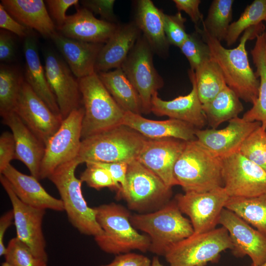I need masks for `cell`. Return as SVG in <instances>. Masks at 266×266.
<instances>
[{"label":"cell","mask_w":266,"mask_h":266,"mask_svg":"<svg viewBox=\"0 0 266 266\" xmlns=\"http://www.w3.org/2000/svg\"><path fill=\"white\" fill-rule=\"evenodd\" d=\"M2 122L11 130L16 149V158L28 168L31 175L40 179L41 164L45 144L25 125L15 112L2 117Z\"/></svg>","instance_id":"obj_21"},{"label":"cell","mask_w":266,"mask_h":266,"mask_svg":"<svg viewBox=\"0 0 266 266\" xmlns=\"http://www.w3.org/2000/svg\"><path fill=\"white\" fill-rule=\"evenodd\" d=\"M186 19L182 16L180 12L174 15L164 13V28L166 36L170 45L179 47L187 39L188 33H186L185 23Z\"/></svg>","instance_id":"obj_42"},{"label":"cell","mask_w":266,"mask_h":266,"mask_svg":"<svg viewBox=\"0 0 266 266\" xmlns=\"http://www.w3.org/2000/svg\"><path fill=\"white\" fill-rule=\"evenodd\" d=\"M194 71L197 92L202 104L212 100L227 86L220 68L212 58Z\"/></svg>","instance_id":"obj_34"},{"label":"cell","mask_w":266,"mask_h":266,"mask_svg":"<svg viewBox=\"0 0 266 266\" xmlns=\"http://www.w3.org/2000/svg\"><path fill=\"white\" fill-rule=\"evenodd\" d=\"M222 178L229 197H252L266 193V171L239 151L222 158Z\"/></svg>","instance_id":"obj_13"},{"label":"cell","mask_w":266,"mask_h":266,"mask_svg":"<svg viewBox=\"0 0 266 266\" xmlns=\"http://www.w3.org/2000/svg\"><path fill=\"white\" fill-rule=\"evenodd\" d=\"M266 22V19L265 21ZM264 37H265V41H266V29H265V30L264 32Z\"/></svg>","instance_id":"obj_55"},{"label":"cell","mask_w":266,"mask_h":266,"mask_svg":"<svg viewBox=\"0 0 266 266\" xmlns=\"http://www.w3.org/2000/svg\"><path fill=\"white\" fill-rule=\"evenodd\" d=\"M151 261L147 257L134 253L118 254L110 263L100 266H150Z\"/></svg>","instance_id":"obj_46"},{"label":"cell","mask_w":266,"mask_h":266,"mask_svg":"<svg viewBox=\"0 0 266 266\" xmlns=\"http://www.w3.org/2000/svg\"><path fill=\"white\" fill-rule=\"evenodd\" d=\"M188 75L192 85V89L188 94L165 100L159 98L158 92H156L152 98L151 111L156 115L167 116L201 129L207 122L198 96L194 70L190 69Z\"/></svg>","instance_id":"obj_20"},{"label":"cell","mask_w":266,"mask_h":266,"mask_svg":"<svg viewBox=\"0 0 266 266\" xmlns=\"http://www.w3.org/2000/svg\"><path fill=\"white\" fill-rule=\"evenodd\" d=\"M219 224L225 228L233 245L231 250L236 257L248 256L252 264L262 265L266 260V235L251 227L233 211L224 208L220 214Z\"/></svg>","instance_id":"obj_16"},{"label":"cell","mask_w":266,"mask_h":266,"mask_svg":"<svg viewBox=\"0 0 266 266\" xmlns=\"http://www.w3.org/2000/svg\"><path fill=\"white\" fill-rule=\"evenodd\" d=\"M233 248L229 233L222 226L204 233H194L171 246L164 256L169 266H204L216 262L221 253Z\"/></svg>","instance_id":"obj_8"},{"label":"cell","mask_w":266,"mask_h":266,"mask_svg":"<svg viewBox=\"0 0 266 266\" xmlns=\"http://www.w3.org/2000/svg\"><path fill=\"white\" fill-rule=\"evenodd\" d=\"M202 107L206 122L212 129H217L222 123L238 117L243 110L239 98L228 86L202 104Z\"/></svg>","instance_id":"obj_32"},{"label":"cell","mask_w":266,"mask_h":266,"mask_svg":"<svg viewBox=\"0 0 266 266\" xmlns=\"http://www.w3.org/2000/svg\"><path fill=\"white\" fill-rule=\"evenodd\" d=\"M15 42L11 33L3 29L0 30V61L10 62L15 58Z\"/></svg>","instance_id":"obj_49"},{"label":"cell","mask_w":266,"mask_h":266,"mask_svg":"<svg viewBox=\"0 0 266 266\" xmlns=\"http://www.w3.org/2000/svg\"><path fill=\"white\" fill-rule=\"evenodd\" d=\"M50 15L57 24V28L62 26L66 17V11L72 5L79 3L78 0H45Z\"/></svg>","instance_id":"obj_45"},{"label":"cell","mask_w":266,"mask_h":266,"mask_svg":"<svg viewBox=\"0 0 266 266\" xmlns=\"http://www.w3.org/2000/svg\"><path fill=\"white\" fill-rule=\"evenodd\" d=\"M115 1L114 0H82L80 3L84 8L99 15L102 20L117 24L113 11Z\"/></svg>","instance_id":"obj_43"},{"label":"cell","mask_w":266,"mask_h":266,"mask_svg":"<svg viewBox=\"0 0 266 266\" xmlns=\"http://www.w3.org/2000/svg\"><path fill=\"white\" fill-rule=\"evenodd\" d=\"M150 266H164L159 261L157 256L153 257Z\"/></svg>","instance_id":"obj_52"},{"label":"cell","mask_w":266,"mask_h":266,"mask_svg":"<svg viewBox=\"0 0 266 266\" xmlns=\"http://www.w3.org/2000/svg\"><path fill=\"white\" fill-rule=\"evenodd\" d=\"M256 39L251 54L260 82L258 95L252 107L242 118L246 121L261 123L262 127L266 130V43L264 32Z\"/></svg>","instance_id":"obj_31"},{"label":"cell","mask_w":266,"mask_h":266,"mask_svg":"<svg viewBox=\"0 0 266 266\" xmlns=\"http://www.w3.org/2000/svg\"><path fill=\"white\" fill-rule=\"evenodd\" d=\"M120 195L129 209L143 212L159 209L167 203L171 188L135 160L128 164L125 187Z\"/></svg>","instance_id":"obj_9"},{"label":"cell","mask_w":266,"mask_h":266,"mask_svg":"<svg viewBox=\"0 0 266 266\" xmlns=\"http://www.w3.org/2000/svg\"><path fill=\"white\" fill-rule=\"evenodd\" d=\"M78 79L84 110L82 140L122 125L125 112L114 100L98 74Z\"/></svg>","instance_id":"obj_6"},{"label":"cell","mask_w":266,"mask_h":266,"mask_svg":"<svg viewBox=\"0 0 266 266\" xmlns=\"http://www.w3.org/2000/svg\"><path fill=\"white\" fill-rule=\"evenodd\" d=\"M154 54L141 34L121 67L137 92L141 102L142 113L145 114L151 112L152 96L164 85L163 78L154 66Z\"/></svg>","instance_id":"obj_10"},{"label":"cell","mask_w":266,"mask_h":266,"mask_svg":"<svg viewBox=\"0 0 266 266\" xmlns=\"http://www.w3.org/2000/svg\"><path fill=\"white\" fill-rule=\"evenodd\" d=\"M24 54L25 81L55 114L61 116L56 99L47 81L44 67L40 62L36 39L29 34L25 38Z\"/></svg>","instance_id":"obj_29"},{"label":"cell","mask_w":266,"mask_h":266,"mask_svg":"<svg viewBox=\"0 0 266 266\" xmlns=\"http://www.w3.org/2000/svg\"></svg>","instance_id":"obj_56"},{"label":"cell","mask_w":266,"mask_h":266,"mask_svg":"<svg viewBox=\"0 0 266 266\" xmlns=\"http://www.w3.org/2000/svg\"><path fill=\"white\" fill-rule=\"evenodd\" d=\"M266 19V0H255L248 5L239 18L231 23L225 39L228 46L234 44L245 30L257 26Z\"/></svg>","instance_id":"obj_37"},{"label":"cell","mask_w":266,"mask_h":266,"mask_svg":"<svg viewBox=\"0 0 266 266\" xmlns=\"http://www.w3.org/2000/svg\"><path fill=\"white\" fill-rule=\"evenodd\" d=\"M0 182L12 204L16 237L25 243L36 257L47 262L46 241L42 231L45 210L33 207L23 202L1 174Z\"/></svg>","instance_id":"obj_14"},{"label":"cell","mask_w":266,"mask_h":266,"mask_svg":"<svg viewBox=\"0 0 266 266\" xmlns=\"http://www.w3.org/2000/svg\"><path fill=\"white\" fill-rule=\"evenodd\" d=\"M122 125L127 126L148 139L174 138L185 141L197 139V128L182 121L169 118L157 121L145 118L141 114L125 112Z\"/></svg>","instance_id":"obj_23"},{"label":"cell","mask_w":266,"mask_h":266,"mask_svg":"<svg viewBox=\"0 0 266 266\" xmlns=\"http://www.w3.org/2000/svg\"><path fill=\"white\" fill-rule=\"evenodd\" d=\"M195 27V31L208 45L211 58L220 68L227 86L240 99L253 104L258 97L260 82L250 66L246 43L264 32L263 23L245 30L238 45L233 49L224 47L203 28L200 29L198 26Z\"/></svg>","instance_id":"obj_1"},{"label":"cell","mask_w":266,"mask_h":266,"mask_svg":"<svg viewBox=\"0 0 266 266\" xmlns=\"http://www.w3.org/2000/svg\"><path fill=\"white\" fill-rule=\"evenodd\" d=\"M163 14L150 0L135 2L133 21L154 53L164 58L168 56L170 44L164 31Z\"/></svg>","instance_id":"obj_27"},{"label":"cell","mask_w":266,"mask_h":266,"mask_svg":"<svg viewBox=\"0 0 266 266\" xmlns=\"http://www.w3.org/2000/svg\"><path fill=\"white\" fill-rule=\"evenodd\" d=\"M94 163L105 168L109 172L114 181L121 186V193L125 187L128 164L123 162Z\"/></svg>","instance_id":"obj_50"},{"label":"cell","mask_w":266,"mask_h":266,"mask_svg":"<svg viewBox=\"0 0 266 266\" xmlns=\"http://www.w3.org/2000/svg\"><path fill=\"white\" fill-rule=\"evenodd\" d=\"M97 73L114 100L125 112L142 113L139 95L121 67Z\"/></svg>","instance_id":"obj_30"},{"label":"cell","mask_w":266,"mask_h":266,"mask_svg":"<svg viewBox=\"0 0 266 266\" xmlns=\"http://www.w3.org/2000/svg\"><path fill=\"white\" fill-rule=\"evenodd\" d=\"M248 266H254L253 265V264H251L250 265ZM259 266H266V260L264 262V263H263L262 265Z\"/></svg>","instance_id":"obj_54"},{"label":"cell","mask_w":266,"mask_h":266,"mask_svg":"<svg viewBox=\"0 0 266 266\" xmlns=\"http://www.w3.org/2000/svg\"><path fill=\"white\" fill-rule=\"evenodd\" d=\"M25 125L45 144L63 122L24 80L14 110Z\"/></svg>","instance_id":"obj_15"},{"label":"cell","mask_w":266,"mask_h":266,"mask_svg":"<svg viewBox=\"0 0 266 266\" xmlns=\"http://www.w3.org/2000/svg\"><path fill=\"white\" fill-rule=\"evenodd\" d=\"M238 151L266 171V133L261 125L245 139Z\"/></svg>","instance_id":"obj_39"},{"label":"cell","mask_w":266,"mask_h":266,"mask_svg":"<svg viewBox=\"0 0 266 266\" xmlns=\"http://www.w3.org/2000/svg\"><path fill=\"white\" fill-rule=\"evenodd\" d=\"M178 12L183 11L189 15L195 26L204 20L203 14L200 12L199 5L200 0H173Z\"/></svg>","instance_id":"obj_48"},{"label":"cell","mask_w":266,"mask_h":266,"mask_svg":"<svg viewBox=\"0 0 266 266\" xmlns=\"http://www.w3.org/2000/svg\"><path fill=\"white\" fill-rule=\"evenodd\" d=\"M86 169L81 173L80 179L92 188L100 190L108 188L119 194L121 187L113 180L109 172L94 162H87Z\"/></svg>","instance_id":"obj_41"},{"label":"cell","mask_w":266,"mask_h":266,"mask_svg":"<svg viewBox=\"0 0 266 266\" xmlns=\"http://www.w3.org/2000/svg\"><path fill=\"white\" fill-rule=\"evenodd\" d=\"M142 33L134 21L118 24V27L100 50L95 72H106L121 67Z\"/></svg>","instance_id":"obj_24"},{"label":"cell","mask_w":266,"mask_h":266,"mask_svg":"<svg viewBox=\"0 0 266 266\" xmlns=\"http://www.w3.org/2000/svg\"><path fill=\"white\" fill-rule=\"evenodd\" d=\"M225 208L266 235V193L252 197H230Z\"/></svg>","instance_id":"obj_33"},{"label":"cell","mask_w":266,"mask_h":266,"mask_svg":"<svg viewBox=\"0 0 266 266\" xmlns=\"http://www.w3.org/2000/svg\"><path fill=\"white\" fill-rule=\"evenodd\" d=\"M77 158L57 168L48 178L56 186L70 224L82 234L95 237L103 233L96 218L95 208L88 206L82 194V182L75 171Z\"/></svg>","instance_id":"obj_7"},{"label":"cell","mask_w":266,"mask_h":266,"mask_svg":"<svg viewBox=\"0 0 266 266\" xmlns=\"http://www.w3.org/2000/svg\"><path fill=\"white\" fill-rule=\"evenodd\" d=\"M44 59L47 80L64 120L73 110L81 107L78 79L76 78L67 65L54 53L46 51Z\"/></svg>","instance_id":"obj_17"},{"label":"cell","mask_w":266,"mask_h":266,"mask_svg":"<svg viewBox=\"0 0 266 266\" xmlns=\"http://www.w3.org/2000/svg\"><path fill=\"white\" fill-rule=\"evenodd\" d=\"M84 114L83 106L73 110L49 139L41 164L40 179L48 178L58 166L77 158Z\"/></svg>","instance_id":"obj_11"},{"label":"cell","mask_w":266,"mask_h":266,"mask_svg":"<svg viewBox=\"0 0 266 266\" xmlns=\"http://www.w3.org/2000/svg\"><path fill=\"white\" fill-rule=\"evenodd\" d=\"M229 197L221 187L206 192L178 194L174 200L181 212L189 217L194 233H201L216 228Z\"/></svg>","instance_id":"obj_12"},{"label":"cell","mask_w":266,"mask_h":266,"mask_svg":"<svg viewBox=\"0 0 266 266\" xmlns=\"http://www.w3.org/2000/svg\"><path fill=\"white\" fill-rule=\"evenodd\" d=\"M11 266H47V261L36 257L30 248L17 237L11 239L4 256Z\"/></svg>","instance_id":"obj_40"},{"label":"cell","mask_w":266,"mask_h":266,"mask_svg":"<svg viewBox=\"0 0 266 266\" xmlns=\"http://www.w3.org/2000/svg\"><path fill=\"white\" fill-rule=\"evenodd\" d=\"M0 3L17 21L51 38L56 27L42 0H2Z\"/></svg>","instance_id":"obj_28"},{"label":"cell","mask_w":266,"mask_h":266,"mask_svg":"<svg viewBox=\"0 0 266 266\" xmlns=\"http://www.w3.org/2000/svg\"><path fill=\"white\" fill-rule=\"evenodd\" d=\"M174 175L185 192H206L223 187L222 158L197 139L187 141Z\"/></svg>","instance_id":"obj_2"},{"label":"cell","mask_w":266,"mask_h":266,"mask_svg":"<svg viewBox=\"0 0 266 266\" xmlns=\"http://www.w3.org/2000/svg\"><path fill=\"white\" fill-rule=\"evenodd\" d=\"M179 48L188 60L190 69L194 71L211 59L208 45L196 31L188 33L187 39Z\"/></svg>","instance_id":"obj_38"},{"label":"cell","mask_w":266,"mask_h":266,"mask_svg":"<svg viewBox=\"0 0 266 266\" xmlns=\"http://www.w3.org/2000/svg\"><path fill=\"white\" fill-rule=\"evenodd\" d=\"M1 266H11L8 263L5 261L1 264Z\"/></svg>","instance_id":"obj_53"},{"label":"cell","mask_w":266,"mask_h":266,"mask_svg":"<svg viewBox=\"0 0 266 266\" xmlns=\"http://www.w3.org/2000/svg\"><path fill=\"white\" fill-rule=\"evenodd\" d=\"M96 220L103 233L94 237L103 252L120 254L137 250L149 251L150 239L139 233L130 221L131 213L123 206L111 202L95 207Z\"/></svg>","instance_id":"obj_3"},{"label":"cell","mask_w":266,"mask_h":266,"mask_svg":"<svg viewBox=\"0 0 266 266\" xmlns=\"http://www.w3.org/2000/svg\"><path fill=\"white\" fill-rule=\"evenodd\" d=\"M147 138L121 125L82 139L77 159L87 162L129 164L136 160Z\"/></svg>","instance_id":"obj_4"},{"label":"cell","mask_w":266,"mask_h":266,"mask_svg":"<svg viewBox=\"0 0 266 266\" xmlns=\"http://www.w3.org/2000/svg\"><path fill=\"white\" fill-rule=\"evenodd\" d=\"M51 38L76 77L80 78L96 72L97 58L104 44L71 39L57 32Z\"/></svg>","instance_id":"obj_25"},{"label":"cell","mask_w":266,"mask_h":266,"mask_svg":"<svg viewBox=\"0 0 266 266\" xmlns=\"http://www.w3.org/2000/svg\"><path fill=\"white\" fill-rule=\"evenodd\" d=\"M15 143L12 133L3 132L0 136V174L15 159Z\"/></svg>","instance_id":"obj_44"},{"label":"cell","mask_w":266,"mask_h":266,"mask_svg":"<svg viewBox=\"0 0 266 266\" xmlns=\"http://www.w3.org/2000/svg\"><path fill=\"white\" fill-rule=\"evenodd\" d=\"M186 142L174 138H147L136 160L172 188L178 185L174 168Z\"/></svg>","instance_id":"obj_18"},{"label":"cell","mask_w":266,"mask_h":266,"mask_svg":"<svg viewBox=\"0 0 266 266\" xmlns=\"http://www.w3.org/2000/svg\"><path fill=\"white\" fill-rule=\"evenodd\" d=\"M10 183L17 197L24 203L38 209L64 210L63 201L50 195L33 176L25 174L8 166L0 175Z\"/></svg>","instance_id":"obj_26"},{"label":"cell","mask_w":266,"mask_h":266,"mask_svg":"<svg viewBox=\"0 0 266 266\" xmlns=\"http://www.w3.org/2000/svg\"><path fill=\"white\" fill-rule=\"evenodd\" d=\"M130 221L148 236L149 251L158 255L164 256L171 246L194 233L190 220L183 216L175 200L155 211L131 215Z\"/></svg>","instance_id":"obj_5"},{"label":"cell","mask_w":266,"mask_h":266,"mask_svg":"<svg viewBox=\"0 0 266 266\" xmlns=\"http://www.w3.org/2000/svg\"><path fill=\"white\" fill-rule=\"evenodd\" d=\"M14 214L12 209L4 214L0 218V256H4L6 252V247L4 243V236L6 231L12 224Z\"/></svg>","instance_id":"obj_51"},{"label":"cell","mask_w":266,"mask_h":266,"mask_svg":"<svg viewBox=\"0 0 266 266\" xmlns=\"http://www.w3.org/2000/svg\"><path fill=\"white\" fill-rule=\"evenodd\" d=\"M233 2V0H213L202 22V28L221 42L225 40L231 24Z\"/></svg>","instance_id":"obj_35"},{"label":"cell","mask_w":266,"mask_h":266,"mask_svg":"<svg viewBox=\"0 0 266 266\" xmlns=\"http://www.w3.org/2000/svg\"><path fill=\"white\" fill-rule=\"evenodd\" d=\"M221 129H197V139L221 158L238 151L245 139L261 125L239 117L229 121Z\"/></svg>","instance_id":"obj_19"},{"label":"cell","mask_w":266,"mask_h":266,"mask_svg":"<svg viewBox=\"0 0 266 266\" xmlns=\"http://www.w3.org/2000/svg\"><path fill=\"white\" fill-rule=\"evenodd\" d=\"M24 79L14 66L0 67V114L2 118L13 112Z\"/></svg>","instance_id":"obj_36"},{"label":"cell","mask_w":266,"mask_h":266,"mask_svg":"<svg viewBox=\"0 0 266 266\" xmlns=\"http://www.w3.org/2000/svg\"><path fill=\"white\" fill-rule=\"evenodd\" d=\"M0 28L20 37L25 38L29 35L28 28L14 19L1 3H0Z\"/></svg>","instance_id":"obj_47"},{"label":"cell","mask_w":266,"mask_h":266,"mask_svg":"<svg viewBox=\"0 0 266 266\" xmlns=\"http://www.w3.org/2000/svg\"><path fill=\"white\" fill-rule=\"evenodd\" d=\"M118 24L96 18L84 7L77 8L74 14L67 15L64 24L57 29L62 34L84 42L104 44L116 31Z\"/></svg>","instance_id":"obj_22"}]
</instances>
